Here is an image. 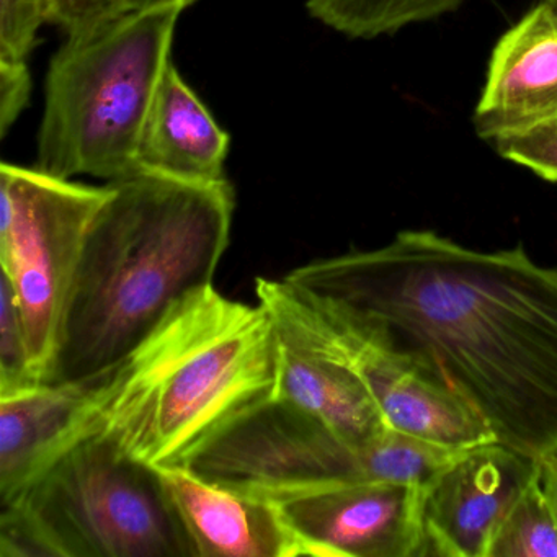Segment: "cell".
Returning <instances> with one entry per match:
<instances>
[{"label": "cell", "mask_w": 557, "mask_h": 557, "mask_svg": "<svg viewBox=\"0 0 557 557\" xmlns=\"http://www.w3.org/2000/svg\"><path fill=\"white\" fill-rule=\"evenodd\" d=\"M285 278L459 397L502 445L541 461L557 453V269L523 247L484 252L403 231Z\"/></svg>", "instance_id": "obj_1"}, {"label": "cell", "mask_w": 557, "mask_h": 557, "mask_svg": "<svg viewBox=\"0 0 557 557\" xmlns=\"http://www.w3.org/2000/svg\"><path fill=\"white\" fill-rule=\"evenodd\" d=\"M109 185L50 383L96 376L125 360L181 299L213 285L230 246V181L197 184L141 171Z\"/></svg>", "instance_id": "obj_2"}, {"label": "cell", "mask_w": 557, "mask_h": 557, "mask_svg": "<svg viewBox=\"0 0 557 557\" xmlns=\"http://www.w3.org/2000/svg\"><path fill=\"white\" fill-rule=\"evenodd\" d=\"M278 332L260 302L205 286L116 367L94 432L149 468H188L234 420L273 397Z\"/></svg>", "instance_id": "obj_3"}, {"label": "cell", "mask_w": 557, "mask_h": 557, "mask_svg": "<svg viewBox=\"0 0 557 557\" xmlns=\"http://www.w3.org/2000/svg\"><path fill=\"white\" fill-rule=\"evenodd\" d=\"M185 8L128 12L66 37L51 58L37 168L63 178L138 174L143 126Z\"/></svg>", "instance_id": "obj_4"}, {"label": "cell", "mask_w": 557, "mask_h": 557, "mask_svg": "<svg viewBox=\"0 0 557 557\" xmlns=\"http://www.w3.org/2000/svg\"><path fill=\"white\" fill-rule=\"evenodd\" d=\"M0 557H194L158 469L92 433L0 502Z\"/></svg>", "instance_id": "obj_5"}, {"label": "cell", "mask_w": 557, "mask_h": 557, "mask_svg": "<svg viewBox=\"0 0 557 557\" xmlns=\"http://www.w3.org/2000/svg\"><path fill=\"white\" fill-rule=\"evenodd\" d=\"M109 195V184L0 165V267L21 306L38 383L53 380L84 247Z\"/></svg>", "instance_id": "obj_6"}, {"label": "cell", "mask_w": 557, "mask_h": 557, "mask_svg": "<svg viewBox=\"0 0 557 557\" xmlns=\"http://www.w3.org/2000/svg\"><path fill=\"white\" fill-rule=\"evenodd\" d=\"M188 468L262 495L374 481L371 443L354 445L275 397L234 420Z\"/></svg>", "instance_id": "obj_7"}, {"label": "cell", "mask_w": 557, "mask_h": 557, "mask_svg": "<svg viewBox=\"0 0 557 557\" xmlns=\"http://www.w3.org/2000/svg\"><path fill=\"white\" fill-rule=\"evenodd\" d=\"M265 497L278 507L305 556L423 557L419 487L354 481Z\"/></svg>", "instance_id": "obj_8"}, {"label": "cell", "mask_w": 557, "mask_h": 557, "mask_svg": "<svg viewBox=\"0 0 557 557\" xmlns=\"http://www.w3.org/2000/svg\"><path fill=\"white\" fill-rule=\"evenodd\" d=\"M541 462L498 442L461 449L420 488L423 557H487L505 515L540 481Z\"/></svg>", "instance_id": "obj_9"}, {"label": "cell", "mask_w": 557, "mask_h": 557, "mask_svg": "<svg viewBox=\"0 0 557 557\" xmlns=\"http://www.w3.org/2000/svg\"><path fill=\"white\" fill-rule=\"evenodd\" d=\"M110 370L84 380L30 384L0 394V502L15 497L92 433Z\"/></svg>", "instance_id": "obj_10"}, {"label": "cell", "mask_w": 557, "mask_h": 557, "mask_svg": "<svg viewBox=\"0 0 557 557\" xmlns=\"http://www.w3.org/2000/svg\"><path fill=\"white\" fill-rule=\"evenodd\" d=\"M557 122V12L531 9L492 51L472 125L494 143Z\"/></svg>", "instance_id": "obj_11"}, {"label": "cell", "mask_w": 557, "mask_h": 557, "mask_svg": "<svg viewBox=\"0 0 557 557\" xmlns=\"http://www.w3.org/2000/svg\"><path fill=\"white\" fill-rule=\"evenodd\" d=\"M158 472L194 557L305 556L298 537L265 495L211 481L190 468Z\"/></svg>", "instance_id": "obj_12"}, {"label": "cell", "mask_w": 557, "mask_h": 557, "mask_svg": "<svg viewBox=\"0 0 557 557\" xmlns=\"http://www.w3.org/2000/svg\"><path fill=\"white\" fill-rule=\"evenodd\" d=\"M230 145V135L171 61L143 126L139 171L197 184L224 182Z\"/></svg>", "instance_id": "obj_13"}, {"label": "cell", "mask_w": 557, "mask_h": 557, "mask_svg": "<svg viewBox=\"0 0 557 557\" xmlns=\"http://www.w3.org/2000/svg\"><path fill=\"white\" fill-rule=\"evenodd\" d=\"M273 397L357 446L374 442L387 429L357 374L286 344L280 335Z\"/></svg>", "instance_id": "obj_14"}, {"label": "cell", "mask_w": 557, "mask_h": 557, "mask_svg": "<svg viewBox=\"0 0 557 557\" xmlns=\"http://www.w3.org/2000/svg\"><path fill=\"white\" fill-rule=\"evenodd\" d=\"M465 0H308L309 15L351 40H373L455 12Z\"/></svg>", "instance_id": "obj_15"}, {"label": "cell", "mask_w": 557, "mask_h": 557, "mask_svg": "<svg viewBox=\"0 0 557 557\" xmlns=\"http://www.w3.org/2000/svg\"><path fill=\"white\" fill-rule=\"evenodd\" d=\"M487 557H557V518L541 479L505 515Z\"/></svg>", "instance_id": "obj_16"}, {"label": "cell", "mask_w": 557, "mask_h": 557, "mask_svg": "<svg viewBox=\"0 0 557 557\" xmlns=\"http://www.w3.org/2000/svg\"><path fill=\"white\" fill-rule=\"evenodd\" d=\"M32 371L27 334L14 289L0 283V394L37 384Z\"/></svg>", "instance_id": "obj_17"}, {"label": "cell", "mask_w": 557, "mask_h": 557, "mask_svg": "<svg viewBox=\"0 0 557 557\" xmlns=\"http://www.w3.org/2000/svg\"><path fill=\"white\" fill-rule=\"evenodd\" d=\"M53 11L54 0H0V58L27 61Z\"/></svg>", "instance_id": "obj_18"}, {"label": "cell", "mask_w": 557, "mask_h": 557, "mask_svg": "<svg viewBox=\"0 0 557 557\" xmlns=\"http://www.w3.org/2000/svg\"><path fill=\"white\" fill-rule=\"evenodd\" d=\"M505 161L530 169L537 177L557 182V122L491 143Z\"/></svg>", "instance_id": "obj_19"}, {"label": "cell", "mask_w": 557, "mask_h": 557, "mask_svg": "<svg viewBox=\"0 0 557 557\" xmlns=\"http://www.w3.org/2000/svg\"><path fill=\"white\" fill-rule=\"evenodd\" d=\"M123 0H54L53 18L66 37L81 35L122 15Z\"/></svg>", "instance_id": "obj_20"}, {"label": "cell", "mask_w": 557, "mask_h": 557, "mask_svg": "<svg viewBox=\"0 0 557 557\" xmlns=\"http://www.w3.org/2000/svg\"><path fill=\"white\" fill-rule=\"evenodd\" d=\"M32 76L27 61L0 58V135H9L30 102Z\"/></svg>", "instance_id": "obj_21"}, {"label": "cell", "mask_w": 557, "mask_h": 557, "mask_svg": "<svg viewBox=\"0 0 557 557\" xmlns=\"http://www.w3.org/2000/svg\"><path fill=\"white\" fill-rule=\"evenodd\" d=\"M541 485L557 518V453L541 462Z\"/></svg>", "instance_id": "obj_22"}, {"label": "cell", "mask_w": 557, "mask_h": 557, "mask_svg": "<svg viewBox=\"0 0 557 557\" xmlns=\"http://www.w3.org/2000/svg\"><path fill=\"white\" fill-rule=\"evenodd\" d=\"M194 2L195 0H123L122 14L154 11V9L172 8V5H182V8L187 9Z\"/></svg>", "instance_id": "obj_23"}, {"label": "cell", "mask_w": 557, "mask_h": 557, "mask_svg": "<svg viewBox=\"0 0 557 557\" xmlns=\"http://www.w3.org/2000/svg\"><path fill=\"white\" fill-rule=\"evenodd\" d=\"M544 2H547L557 12V0H544Z\"/></svg>", "instance_id": "obj_24"}]
</instances>
